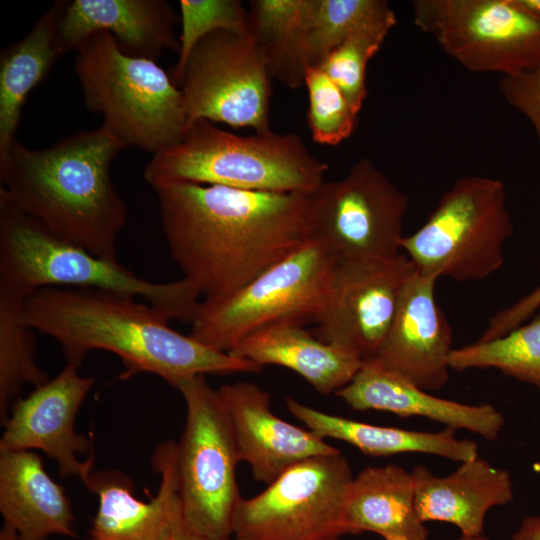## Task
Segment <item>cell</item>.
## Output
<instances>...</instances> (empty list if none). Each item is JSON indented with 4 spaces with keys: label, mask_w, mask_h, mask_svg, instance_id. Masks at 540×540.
I'll list each match as a JSON object with an SVG mask.
<instances>
[{
    "label": "cell",
    "mask_w": 540,
    "mask_h": 540,
    "mask_svg": "<svg viewBox=\"0 0 540 540\" xmlns=\"http://www.w3.org/2000/svg\"><path fill=\"white\" fill-rule=\"evenodd\" d=\"M152 188L170 254L203 300L235 293L312 238L309 195L194 183Z\"/></svg>",
    "instance_id": "1"
},
{
    "label": "cell",
    "mask_w": 540,
    "mask_h": 540,
    "mask_svg": "<svg viewBox=\"0 0 540 540\" xmlns=\"http://www.w3.org/2000/svg\"><path fill=\"white\" fill-rule=\"evenodd\" d=\"M135 298L94 288L45 287L24 300L22 319L57 341L67 363L79 367L96 349L116 354L125 366L122 378L146 372L176 387L197 375L263 369L173 330L159 311Z\"/></svg>",
    "instance_id": "2"
},
{
    "label": "cell",
    "mask_w": 540,
    "mask_h": 540,
    "mask_svg": "<svg viewBox=\"0 0 540 540\" xmlns=\"http://www.w3.org/2000/svg\"><path fill=\"white\" fill-rule=\"evenodd\" d=\"M124 148L101 126L39 150L15 140L0 162V199L60 239L119 261L117 238L127 210L111 165Z\"/></svg>",
    "instance_id": "3"
},
{
    "label": "cell",
    "mask_w": 540,
    "mask_h": 540,
    "mask_svg": "<svg viewBox=\"0 0 540 540\" xmlns=\"http://www.w3.org/2000/svg\"><path fill=\"white\" fill-rule=\"evenodd\" d=\"M45 287L94 288L141 297L168 321H192L201 302L186 279L158 283L60 239L0 199V292L25 300Z\"/></svg>",
    "instance_id": "4"
},
{
    "label": "cell",
    "mask_w": 540,
    "mask_h": 540,
    "mask_svg": "<svg viewBox=\"0 0 540 540\" xmlns=\"http://www.w3.org/2000/svg\"><path fill=\"white\" fill-rule=\"evenodd\" d=\"M327 170L297 134L239 136L197 119L188 123L177 144L153 155L144 177L152 187L194 183L310 195L325 181Z\"/></svg>",
    "instance_id": "5"
},
{
    "label": "cell",
    "mask_w": 540,
    "mask_h": 540,
    "mask_svg": "<svg viewBox=\"0 0 540 540\" xmlns=\"http://www.w3.org/2000/svg\"><path fill=\"white\" fill-rule=\"evenodd\" d=\"M74 69L86 107L125 148L156 154L183 137L188 117L181 89L153 60L124 54L105 31L76 49Z\"/></svg>",
    "instance_id": "6"
},
{
    "label": "cell",
    "mask_w": 540,
    "mask_h": 540,
    "mask_svg": "<svg viewBox=\"0 0 540 540\" xmlns=\"http://www.w3.org/2000/svg\"><path fill=\"white\" fill-rule=\"evenodd\" d=\"M513 232L503 182L465 176L446 190L426 222L404 236L401 251L421 272L455 281H480L504 263Z\"/></svg>",
    "instance_id": "7"
},
{
    "label": "cell",
    "mask_w": 540,
    "mask_h": 540,
    "mask_svg": "<svg viewBox=\"0 0 540 540\" xmlns=\"http://www.w3.org/2000/svg\"><path fill=\"white\" fill-rule=\"evenodd\" d=\"M335 265L336 257L329 249L310 238L235 293L202 300L189 335L228 353L259 328L316 322L325 306Z\"/></svg>",
    "instance_id": "8"
},
{
    "label": "cell",
    "mask_w": 540,
    "mask_h": 540,
    "mask_svg": "<svg viewBox=\"0 0 540 540\" xmlns=\"http://www.w3.org/2000/svg\"><path fill=\"white\" fill-rule=\"evenodd\" d=\"M186 403L185 427L177 444L178 498L185 526L208 540L232 538L241 500L236 478V440L218 390L205 375L175 387Z\"/></svg>",
    "instance_id": "9"
},
{
    "label": "cell",
    "mask_w": 540,
    "mask_h": 540,
    "mask_svg": "<svg viewBox=\"0 0 540 540\" xmlns=\"http://www.w3.org/2000/svg\"><path fill=\"white\" fill-rule=\"evenodd\" d=\"M341 451L291 466L258 495L239 501L235 540H337L353 482Z\"/></svg>",
    "instance_id": "10"
},
{
    "label": "cell",
    "mask_w": 540,
    "mask_h": 540,
    "mask_svg": "<svg viewBox=\"0 0 540 540\" xmlns=\"http://www.w3.org/2000/svg\"><path fill=\"white\" fill-rule=\"evenodd\" d=\"M414 22L472 72L521 75L540 64V18L517 0H416Z\"/></svg>",
    "instance_id": "11"
},
{
    "label": "cell",
    "mask_w": 540,
    "mask_h": 540,
    "mask_svg": "<svg viewBox=\"0 0 540 540\" xmlns=\"http://www.w3.org/2000/svg\"><path fill=\"white\" fill-rule=\"evenodd\" d=\"M311 237L336 259H393L401 254L409 199L368 158L309 196Z\"/></svg>",
    "instance_id": "12"
},
{
    "label": "cell",
    "mask_w": 540,
    "mask_h": 540,
    "mask_svg": "<svg viewBox=\"0 0 540 540\" xmlns=\"http://www.w3.org/2000/svg\"><path fill=\"white\" fill-rule=\"evenodd\" d=\"M270 78L267 62L252 41L217 30L193 48L176 85L188 123L207 119L267 133Z\"/></svg>",
    "instance_id": "13"
},
{
    "label": "cell",
    "mask_w": 540,
    "mask_h": 540,
    "mask_svg": "<svg viewBox=\"0 0 540 540\" xmlns=\"http://www.w3.org/2000/svg\"><path fill=\"white\" fill-rule=\"evenodd\" d=\"M414 268L402 253L393 259H336L328 297L316 320V337L363 361L373 359Z\"/></svg>",
    "instance_id": "14"
},
{
    "label": "cell",
    "mask_w": 540,
    "mask_h": 540,
    "mask_svg": "<svg viewBox=\"0 0 540 540\" xmlns=\"http://www.w3.org/2000/svg\"><path fill=\"white\" fill-rule=\"evenodd\" d=\"M95 383L81 376L78 366L67 363L51 380L18 398L4 422L0 452L39 449L56 460L59 475L78 477L88 487L93 476L94 455L78 456L91 449L87 437L74 428L77 412Z\"/></svg>",
    "instance_id": "15"
},
{
    "label": "cell",
    "mask_w": 540,
    "mask_h": 540,
    "mask_svg": "<svg viewBox=\"0 0 540 540\" xmlns=\"http://www.w3.org/2000/svg\"><path fill=\"white\" fill-rule=\"evenodd\" d=\"M438 278L416 267L408 277L390 330L371 360L426 390L449 380L452 329L435 299Z\"/></svg>",
    "instance_id": "16"
},
{
    "label": "cell",
    "mask_w": 540,
    "mask_h": 540,
    "mask_svg": "<svg viewBox=\"0 0 540 540\" xmlns=\"http://www.w3.org/2000/svg\"><path fill=\"white\" fill-rule=\"evenodd\" d=\"M233 428L240 461L254 479L270 484L305 459L338 452L310 430L282 420L271 410L268 392L248 381L218 389Z\"/></svg>",
    "instance_id": "17"
},
{
    "label": "cell",
    "mask_w": 540,
    "mask_h": 540,
    "mask_svg": "<svg viewBox=\"0 0 540 540\" xmlns=\"http://www.w3.org/2000/svg\"><path fill=\"white\" fill-rule=\"evenodd\" d=\"M177 20L165 0H73L64 4L58 39L66 54L105 31L124 54L155 61L165 50L179 53Z\"/></svg>",
    "instance_id": "18"
},
{
    "label": "cell",
    "mask_w": 540,
    "mask_h": 540,
    "mask_svg": "<svg viewBox=\"0 0 540 540\" xmlns=\"http://www.w3.org/2000/svg\"><path fill=\"white\" fill-rule=\"evenodd\" d=\"M152 465L161 482L148 502L137 499L117 474L93 473L87 488L97 494L99 505L88 540H172L179 502L177 444L168 440L158 445Z\"/></svg>",
    "instance_id": "19"
},
{
    "label": "cell",
    "mask_w": 540,
    "mask_h": 540,
    "mask_svg": "<svg viewBox=\"0 0 540 540\" xmlns=\"http://www.w3.org/2000/svg\"><path fill=\"white\" fill-rule=\"evenodd\" d=\"M335 394L354 410L425 417L486 440H496L505 422L490 404L469 405L436 397L373 361H363L350 383Z\"/></svg>",
    "instance_id": "20"
},
{
    "label": "cell",
    "mask_w": 540,
    "mask_h": 540,
    "mask_svg": "<svg viewBox=\"0 0 540 540\" xmlns=\"http://www.w3.org/2000/svg\"><path fill=\"white\" fill-rule=\"evenodd\" d=\"M412 475L420 520L451 523L463 536L482 535L487 512L514 496L509 472L479 457L461 463L448 476H436L422 465Z\"/></svg>",
    "instance_id": "21"
},
{
    "label": "cell",
    "mask_w": 540,
    "mask_h": 540,
    "mask_svg": "<svg viewBox=\"0 0 540 540\" xmlns=\"http://www.w3.org/2000/svg\"><path fill=\"white\" fill-rule=\"evenodd\" d=\"M0 513L20 540L77 537L69 498L30 450L0 452Z\"/></svg>",
    "instance_id": "22"
},
{
    "label": "cell",
    "mask_w": 540,
    "mask_h": 540,
    "mask_svg": "<svg viewBox=\"0 0 540 540\" xmlns=\"http://www.w3.org/2000/svg\"><path fill=\"white\" fill-rule=\"evenodd\" d=\"M228 353L261 367L288 368L324 395L350 383L363 363L358 355L320 340L302 325L289 323L254 330Z\"/></svg>",
    "instance_id": "23"
},
{
    "label": "cell",
    "mask_w": 540,
    "mask_h": 540,
    "mask_svg": "<svg viewBox=\"0 0 540 540\" xmlns=\"http://www.w3.org/2000/svg\"><path fill=\"white\" fill-rule=\"evenodd\" d=\"M285 402L290 413L320 438L346 442L369 456L425 453L460 463L478 457L477 444L457 438L452 427L426 432L379 426L322 412L293 397H287Z\"/></svg>",
    "instance_id": "24"
},
{
    "label": "cell",
    "mask_w": 540,
    "mask_h": 540,
    "mask_svg": "<svg viewBox=\"0 0 540 540\" xmlns=\"http://www.w3.org/2000/svg\"><path fill=\"white\" fill-rule=\"evenodd\" d=\"M373 532L384 539L427 540L428 531L417 514L412 472L390 464L363 469L349 491L344 533Z\"/></svg>",
    "instance_id": "25"
},
{
    "label": "cell",
    "mask_w": 540,
    "mask_h": 540,
    "mask_svg": "<svg viewBox=\"0 0 540 540\" xmlns=\"http://www.w3.org/2000/svg\"><path fill=\"white\" fill-rule=\"evenodd\" d=\"M65 1L55 2L21 40L5 47L0 56V162L15 142L22 108L29 93L64 55L58 23Z\"/></svg>",
    "instance_id": "26"
},
{
    "label": "cell",
    "mask_w": 540,
    "mask_h": 540,
    "mask_svg": "<svg viewBox=\"0 0 540 540\" xmlns=\"http://www.w3.org/2000/svg\"><path fill=\"white\" fill-rule=\"evenodd\" d=\"M394 12L382 0H309L296 47V64L304 76L357 30Z\"/></svg>",
    "instance_id": "27"
},
{
    "label": "cell",
    "mask_w": 540,
    "mask_h": 540,
    "mask_svg": "<svg viewBox=\"0 0 540 540\" xmlns=\"http://www.w3.org/2000/svg\"><path fill=\"white\" fill-rule=\"evenodd\" d=\"M309 0H254L247 12L251 41L264 56L269 74L290 88L304 84L296 47Z\"/></svg>",
    "instance_id": "28"
},
{
    "label": "cell",
    "mask_w": 540,
    "mask_h": 540,
    "mask_svg": "<svg viewBox=\"0 0 540 540\" xmlns=\"http://www.w3.org/2000/svg\"><path fill=\"white\" fill-rule=\"evenodd\" d=\"M24 300L0 292V416L4 423L25 384L49 380L35 360L33 329L22 319Z\"/></svg>",
    "instance_id": "29"
},
{
    "label": "cell",
    "mask_w": 540,
    "mask_h": 540,
    "mask_svg": "<svg viewBox=\"0 0 540 540\" xmlns=\"http://www.w3.org/2000/svg\"><path fill=\"white\" fill-rule=\"evenodd\" d=\"M449 367L496 368L540 390V314L500 337L453 349Z\"/></svg>",
    "instance_id": "30"
},
{
    "label": "cell",
    "mask_w": 540,
    "mask_h": 540,
    "mask_svg": "<svg viewBox=\"0 0 540 540\" xmlns=\"http://www.w3.org/2000/svg\"><path fill=\"white\" fill-rule=\"evenodd\" d=\"M396 24L395 14L369 24L335 48L320 66L358 113L367 95L366 68Z\"/></svg>",
    "instance_id": "31"
},
{
    "label": "cell",
    "mask_w": 540,
    "mask_h": 540,
    "mask_svg": "<svg viewBox=\"0 0 540 540\" xmlns=\"http://www.w3.org/2000/svg\"><path fill=\"white\" fill-rule=\"evenodd\" d=\"M308 91L307 123L314 142L337 145L353 133L358 112L340 88L320 68L309 67L304 73Z\"/></svg>",
    "instance_id": "32"
},
{
    "label": "cell",
    "mask_w": 540,
    "mask_h": 540,
    "mask_svg": "<svg viewBox=\"0 0 540 540\" xmlns=\"http://www.w3.org/2000/svg\"><path fill=\"white\" fill-rule=\"evenodd\" d=\"M180 50L171 78L178 81L196 44L206 35L225 30L250 40L247 12L238 0H181Z\"/></svg>",
    "instance_id": "33"
},
{
    "label": "cell",
    "mask_w": 540,
    "mask_h": 540,
    "mask_svg": "<svg viewBox=\"0 0 540 540\" xmlns=\"http://www.w3.org/2000/svg\"><path fill=\"white\" fill-rule=\"evenodd\" d=\"M499 87L505 100L531 123L540 143V64L521 75L502 77Z\"/></svg>",
    "instance_id": "34"
},
{
    "label": "cell",
    "mask_w": 540,
    "mask_h": 540,
    "mask_svg": "<svg viewBox=\"0 0 540 540\" xmlns=\"http://www.w3.org/2000/svg\"><path fill=\"white\" fill-rule=\"evenodd\" d=\"M540 307V286L522 297L513 305L499 311L490 320L479 340L486 341L500 337L524 324Z\"/></svg>",
    "instance_id": "35"
},
{
    "label": "cell",
    "mask_w": 540,
    "mask_h": 540,
    "mask_svg": "<svg viewBox=\"0 0 540 540\" xmlns=\"http://www.w3.org/2000/svg\"><path fill=\"white\" fill-rule=\"evenodd\" d=\"M512 540H540V516L525 517Z\"/></svg>",
    "instance_id": "36"
},
{
    "label": "cell",
    "mask_w": 540,
    "mask_h": 540,
    "mask_svg": "<svg viewBox=\"0 0 540 540\" xmlns=\"http://www.w3.org/2000/svg\"><path fill=\"white\" fill-rule=\"evenodd\" d=\"M172 540H208L192 532L185 526L181 517L179 502L173 516Z\"/></svg>",
    "instance_id": "37"
},
{
    "label": "cell",
    "mask_w": 540,
    "mask_h": 540,
    "mask_svg": "<svg viewBox=\"0 0 540 540\" xmlns=\"http://www.w3.org/2000/svg\"><path fill=\"white\" fill-rule=\"evenodd\" d=\"M528 12L540 18V0H517Z\"/></svg>",
    "instance_id": "38"
},
{
    "label": "cell",
    "mask_w": 540,
    "mask_h": 540,
    "mask_svg": "<svg viewBox=\"0 0 540 540\" xmlns=\"http://www.w3.org/2000/svg\"><path fill=\"white\" fill-rule=\"evenodd\" d=\"M0 540H20L16 531L4 524L0 530Z\"/></svg>",
    "instance_id": "39"
},
{
    "label": "cell",
    "mask_w": 540,
    "mask_h": 540,
    "mask_svg": "<svg viewBox=\"0 0 540 540\" xmlns=\"http://www.w3.org/2000/svg\"><path fill=\"white\" fill-rule=\"evenodd\" d=\"M453 540H489L485 537H483L482 535L480 536H463L461 535V537L457 538V539H453Z\"/></svg>",
    "instance_id": "40"
},
{
    "label": "cell",
    "mask_w": 540,
    "mask_h": 540,
    "mask_svg": "<svg viewBox=\"0 0 540 540\" xmlns=\"http://www.w3.org/2000/svg\"><path fill=\"white\" fill-rule=\"evenodd\" d=\"M385 540H406V539L400 538V537H390V538H386Z\"/></svg>",
    "instance_id": "41"
},
{
    "label": "cell",
    "mask_w": 540,
    "mask_h": 540,
    "mask_svg": "<svg viewBox=\"0 0 540 540\" xmlns=\"http://www.w3.org/2000/svg\"><path fill=\"white\" fill-rule=\"evenodd\" d=\"M227 540H235L234 538H229ZM337 540H342L341 538L337 539Z\"/></svg>",
    "instance_id": "42"
}]
</instances>
